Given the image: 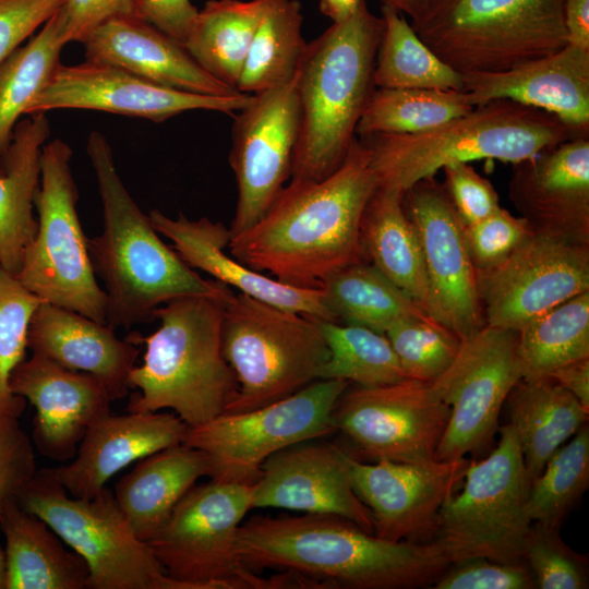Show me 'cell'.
Wrapping results in <instances>:
<instances>
[{"label":"cell","mask_w":589,"mask_h":589,"mask_svg":"<svg viewBox=\"0 0 589 589\" xmlns=\"http://www.w3.org/2000/svg\"><path fill=\"white\" fill-rule=\"evenodd\" d=\"M189 426L173 412L108 413L86 431L71 462L51 469L74 497H93L132 462L184 442Z\"/></svg>","instance_id":"24"},{"label":"cell","mask_w":589,"mask_h":589,"mask_svg":"<svg viewBox=\"0 0 589 589\" xmlns=\"http://www.w3.org/2000/svg\"><path fill=\"white\" fill-rule=\"evenodd\" d=\"M296 79L251 94L236 116L229 164L237 181L238 202L230 238L263 217L291 176L300 130Z\"/></svg>","instance_id":"17"},{"label":"cell","mask_w":589,"mask_h":589,"mask_svg":"<svg viewBox=\"0 0 589 589\" xmlns=\"http://www.w3.org/2000/svg\"><path fill=\"white\" fill-rule=\"evenodd\" d=\"M86 152L104 216L103 232L87 238V248L94 273L105 286L107 324L116 328L147 322L157 308L176 298H220L226 285L202 278L160 239L123 184L107 139L93 131Z\"/></svg>","instance_id":"3"},{"label":"cell","mask_w":589,"mask_h":589,"mask_svg":"<svg viewBox=\"0 0 589 589\" xmlns=\"http://www.w3.org/2000/svg\"><path fill=\"white\" fill-rule=\"evenodd\" d=\"M238 548L253 570H290L329 589L417 588L452 565L434 541H390L323 514L254 516L240 525Z\"/></svg>","instance_id":"2"},{"label":"cell","mask_w":589,"mask_h":589,"mask_svg":"<svg viewBox=\"0 0 589 589\" xmlns=\"http://www.w3.org/2000/svg\"><path fill=\"white\" fill-rule=\"evenodd\" d=\"M62 0H0V63L61 7Z\"/></svg>","instance_id":"50"},{"label":"cell","mask_w":589,"mask_h":589,"mask_svg":"<svg viewBox=\"0 0 589 589\" xmlns=\"http://www.w3.org/2000/svg\"><path fill=\"white\" fill-rule=\"evenodd\" d=\"M190 0H133V15L151 24L182 47L197 17Z\"/></svg>","instance_id":"52"},{"label":"cell","mask_w":589,"mask_h":589,"mask_svg":"<svg viewBox=\"0 0 589 589\" xmlns=\"http://www.w3.org/2000/svg\"><path fill=\"white\" fill-rule=\"evenodd\" d=\"M86 61L127 70L155 84L201 95L233 96L177 41L133 14L110 17L82 41Z\"/></svg>","instance_id":"27"},{"label":"cell","mask_w":589,"mask_h":589,"mask_svg":"<svg viewBox=\"0 0 589 589\" xmlns=\"http://www.w3.org/2000/svg\"><path fill=\"white\" fill-rule=\"evenodd\" d=\"M44 302L20 279L0 265V399L13 394L9 377L25 358L32 316Z\"/></svg>","instance_id":"45"},{"label":"cell","mask_w":589,"mask_h":589,"mask_svg":"<svg viewBox=\"0 0 589 589\" xmlns=\"http://www.w3.org/2000/svg\"><path fill=\"white\" fill-rule=\"evenodd\" d=\"M254 507L335 515L373 533L371 512L353 490L348 453L320 438L297 443L264 461L252 484Z\"/></svg>","instance_id":"21"},{"label":"cell","mask_w":589,"mask_h":589,"mask_svg":"<svg viewBox=\"0 0 589 589\" xmlns=\"http://www.w3.org/2000/svg\"><path fill=\"white\" fill-rule=\"evenodd\" d=\"M5 579H7V563H5V553L0 545V589H5Z\"/></svg>","instance_id":"57"},{"label":"cell","mask_w":589,"mask_h":589,"mask_svg":"<svg viewBox=\"0 0 589 589\" xmlns=\"http://www.w3.org/2000/svg\"><path fill=\"white\" fill-rule=\"evenodd\" d=\"M517 354L525 381L589 359V291L577 294L518 330Z\"/></svg>","instance_id":"37"},{"label":"cell","mask_w":589,"mask_h":589,"mask_svg":"<svg viewBox=\"0 0 589 589\" xmlns=\"http://www.w3.org/2000/svg\"><path fill=\"white\" fill-rule=\"evenodd\" d=\"M328 359L318 380H344L361 387L393 384L407 378L384 334L338 322L320 321Z\"/></svg>","instance_id":"41"},{"label":"cell","mask_w":589,"mask_h":589,"mask_svg":"<svg viewBox=\"0 0 589 589\" xmlns=\"http://www.w3.org/2000/svg\"><path fill=\"white\" fill-rule=\"evenodd\" d=\"M154 228L168 238L176 252L192 268L239 292L275 306L328 322H337L325 305L321 288H300L256 272L227 254L230 231L221 223L206 217L197 220L182 213L170 218L158 209L148 214Z\"/></svg>","instance_id":"25"},{"label":"cell","mask_w":589,"mask_h":589,"mask_svg":"<svg viewBox=\"0 0 589 589\" xmlns=\"http://www.w3.org/2000/svg\"><path fill=\"white\" fill-rule=\"evenodd\" d=\"M376 187L369 148L356 137L328 177L290 179L259 221L230 238V254L280 283L320 288L338 269L365 261L360 226Z\"/></svg>","instance_id":"1"},{"label":"cell","mask_w":589,"mask_h":589,"mask_svg":"<svg viewBox=\"0 0 589 589\" xmlns=\"http://www.w3.org/2000/svg\"><path fill=\"white\" fill-rule=\"evenodd\" d=\"M5 540V589H84L85 561L63 545L61 538L39 517L9 500L0 514Z\"/></svg>","instance_id":"31"},{"label":"cell","mask_w":589,"mask_h":589,"mask_svg":"<svg viewBox=\"0 0 589 589\" xmlns=\"http://www.w3.org/2000/svg\"><path fill=\"white\" fill-rule=\"evenodd\" d=\"M462 231L476 272L500 263L534 232L525 218L502 207L474 224L462 226Z\"/></svg>","instance_id":"47"},{"label":"cell","mask_w":589,"mask_h":589,"mask_svg":"<svg viewBox=\"0 0 589 589\" xmlns=\"http://www.w3.org/2000/svg\"><path fill=\"white\" fill-rule=\"evenodd\" d=\"M449 406L431 382L405 378L348 388L337 400L332 421L368 458L419 462L435 459L446 430Z\"/></svg>","instance_id":"15"},{"label":"cell","mask_w":589,"mask_h":589,"mask_svg":"<svg viewBox=\"0 0 589 589\" xmlns=\"http://www.w3.org/2000/svg\"><path fill=\"white\" fill-rule=\"evenodd\" d=\"M434 589H532L536 581L526 563L474 557L452 564Z\"/></svg>","instance_id":"48"},{"label":"cell","mask_w":589,"mask_h":589,"mask_svg":"<svg viewBox=\"0 0 589 589\" xmlns=\"http://www.w3.org/2000/svg\"><path fill=\"white\" fill-rule=\"evenodd\" d=\"M64 45L55 13L39 33L0 63V155L10 144L13 131L26 115L31 101L60 64Z\"/></svg>","instance_id":"40"},{"label":"cell","mask_w":589,"mask_h":589,"mask_svg":"<svg viewBox=\"0 0 589 589\" xmlns=\"http://www.w3.org/2000/svg\"><path fill=\"white\" fill-rule=\"evenodd\" d=\"M115 329L107 323L41 302L29 323L27 348L63 368L95 376L116 400L129 393V375L140 349L127 338H118Z\"/></svg>","instance_id":"28"},{"label":"cell","mask_w":589,"mask_h":589,"mask_svg":"<svg viewBox=\"0 0 589 589\" xmlns=\"http://www.w3.org/2000/svg\"><path fill=\"white\" fill-rule=\"evenodd\" d=\"M320 288L325 305L341 324L362 326L385 335L400 320L430 317L368 261L338 269Z\"/></svg>","instance_id":"35"},{"label":"cell","mask_w":589,"mask_h":589,"mask_svg":"<svg viewBox=\"0 0 589 589\" xmlns=\"http://www.w3.org/2000/svg\"><path fill=\"white\" fill-rule=\"evenodd\" d=\"M509 200L536 232L589 245V141H565L514 165Z\"/></svg>","instance_id":"23"},{"label":"cell","mask_w":589,"mask_h":589,"mask_svg":"<svg viewBox=\"0 0 589 589\" xmlns=\"http://www.w3.org/2000/svg\"><path fill=\"white\" fill-rule=\"evenodd\" d=\"M209 476L208 457L181 443L140 459L112 492L134 533L147 543L195 482Z\"/></svg>","instance_id":"29"},{"label":"cell","mask_w":589,"mask_h":589,"mask_svg":"<svg viewBox=\"0 0 589 589\" xmlns=\"http://www.w3.org/2000/svg\"><path fill=\"white\" fill-rule=\"evenodd\" d=\"M468 464L465 457L364 464L348 454L353 490L371 512L373 533L390 541H432L438 513L464 480Z\"/></svg>","instance_id":"20"},{"label":"cell","mask_w":589,"mask_h":589,"mask_svg":"<svg viewBox=\"0 0 589 589\" xmlns=\"http://www.w3.org/2000/svg\"><path fill=\"white\" fill-rule=\"evenodd\" d=\"M49 133L46 112L26 115L0 155V265L15 276L37 230L34 199L40 181L41 151Z\"/></svg>","instance_id":"30"},{"label":"cell","mask_w":589,"mask_h":589,"mask_svg":"<svg viewBox=\"0 0 589 589\" xmlns=\"http://www.w3.org/2000/svg\"><path fill=\"white\" fill-rule=\"evenodd\" d=\"M473 106L508 99L545 111L566 125L589 127V49L572 45L550 56L495 73L464 75Z\"/></svg>","instance_id":"26"},{"label":"cell","mask_w":589,"mask_h":589,"mask_svg":"<svg viewBox=\"0 0 589 589\" xmlns=\"http://www.w3.org/2000/svg\"><path fill=\"white\" fill-rule=\"evenodd\" d=\"M298 0H278L264 15L250 45L237 89L256 94L286 85L299 71L306 43Z\"/></svg>","instance_id":"38"},{"label":"cell","mask_w":589,"mask_h":589,"mask_svg":"<svg viewBox=\"0 0 589 589\" xmlns=\"http://www.w3.org/2000/svg\"><path fill=\"white\" fill-rule=\"evenodd\" d=\"M506 400L508 424L517 435L531 483L554 452L587 422L589 410L551 377L519 381Z\"/></svg>","instance_id":"33"},{"label":"cell","mask_w":589,"mask_h":589,"mask_svg":"<svg viewBox=\"0 0 589 589\" xmlns=\"http://www.w3.org/2000/svg\"><path fill=\"white\" fill-rule=\"evenodd\" d=\"M251 94L211 96L173 89L110 64H59L31 101L26 115L56 109H87L161 122L191 110L239 111ZM25 115V116H26Z\"/></svg>","instance_id":"19"},{"label":"cell","mask_w":589,"mask_h":589,"mask_svg":"<svg viewBox=\"0 0 589 589\" xmlns=\"http://www.w3.org/2000/svg\"><path fill=\"white\" fill-rule=\"evenodd\" d=\"M565 0H434L412 28L462 75L503 72L568 45Z\"/></svg>","instance_id":"9"},{"label":"cell","mask_w":589,"mask_h":589,"mask_svg":"<svg viewBox=\"0 0 589 589\" xmlns=\"http://www.w3.org/2000/svg\"><path fill=\"white\" fill-rule=\"evenodd\" d=\"M68 143H45L34 199L37 230L16 277L44 302L107 323V297L94 273L76 203L77 187Z\"/></svg>","instance_id":"10"},{"label":"cell","mask_w":589,"mask_h":589,"mask_svg":"<svg viewBox=\"0 0 589 589\" xmlns=\"http://www.w3.org/2000/svg\"><path fill=\"white\" fill-rule=\"evenodd\" d=\"M404 207L421 248L428 314L462 340L486 324L462 224L434 177L408 189Z\"/></svg>","instance_id":"18"},{"label":"cell","mask_w":589,"mask_h":589,"mask_svg":"<svg viewBox=\"0 0 589 589\" xmlns=\"http://www.w3.org/2000/svg\"><path fill=\"white\" fill-rule=\"evenodd\" d=\"M17 501L85 561L86 588L182 589L134 533L109 489L93 497H74L51 469H41Z\"/></svg>","instance_id":"12"},{"label":"cell","mask_w":589,"mask_h":589,"mask_svg":"<svg viewBox=\"0 0 589 589\" xmlns=\"http://www.w3.org/2000/svg\"><path fill=\"white\" fill-rule=\"evenodd\" d=\"M223 305L221 349L237 380L223 413L261 408L318 380L329 356L320 320L228 286Z\"/></svg>","instance_id":"8"},{"label":"cell","mask_w":589,"mask_h":589,"mask_svg":"<svg viewBox=\"0 0 589 589\" xmlns=\"http://www.w3.org/2000/svg\"><path fill=\"white\" fill-rule=\"evenodd\" d=\"M363 0H320L321 12L329 17L333 23H339L358 10Z\"/></svg>","instance_id":"55"},{"label":"cell","mask_w":589,"mask_h":589,"mask_svg":"<svg viewBox=\"0 0 589 589\" xmlns=\"http://www.w3.org/2000/svg\"><path fill=\"white\" fill-rule=\"evenodd\" d=\"M360 241L365 261L428 313L421 248L404 207V192L376 187L362 215Z\"/></svg>","instance_id":"32"},{"label":"cell","mask_w":589,"mask_h":589,"mask_svg":"<svg viewBox=\"0 0 589 589\" xmlns=\"http://www.w3.org/2000/svg\"><path fill=\"white\" fill-rule=\"evenodd\" d=\"M564 26L568 45L589 49V0H565Z\"/></svg>","instance_id":"53"},{"label":"cell","mask_w":589,"mask_h":589,"mask_svg":"<svg viewBox=\"0 0 589 589\" xmlns=\"http://www.w3.org/2000/svg\"><path fill=\"white\" fill-rule=\"evenodd\" d=\"M589 485V429L584 424L560 446L530 483L527 513L530 520L558 529L562 520Z\"/></svg>","instance_id":"42"},{"label":"cell","mask_w":589,"mask_h":589,"mask_svg":"<svg viewBox=\"0 0 589 589\" xmlns=\"http://www.w3.org/2000/svg\"><path fill=\"white\" fill-rule=\"evenodd\" d=\"M348 386L344 380H316L278 401L189 428L183 443L208 457L211 480L252 485L272 455L336 431L332 412Z\"/></svg>","instance_id":"13"},{"label":"cell","mask_w":589,"mask_h":589,"mask_svg":"<svg viewBox=\"0 0 589 589\" xmlns=\"http://www.w3.org/2000/svg\"><path fill=\"white\" fill-rule=\"evenodd\" d=\"M384 22L365 0L306 45L296 84L300 130L290 179L322 180L344 161L375 89L373 72Z\"/></svg>","instance_id":"4"},{"label":"cell","mask_w":589,"mask_h":589,"mask_svg":"<svg viewBox=\"0 0 589 589\" xmlns=\"http://www.w3.org/2000/svg\"><path fill=\"white\" fill-rule=\"evenodd\" d=\"M443 170L445 190L462 226L474 224L501 207L491 182L469 163L449 164Z\"/></svg>","instance_id":"49"},{"label":"cell","mask_w":589,"mask_h":589,"mask_svg":"<svg viewBox=\"0 0 589 589\" xmlns=\"http://www.w3.org/2000/svg\"><path fill=\"white\" fill-rule=\"evenodd\" d=\"M476 106L465 91L375 88L357 124L356 134H412L435 129Z\"/></svg>","instance_id":"39"},{"label":"cell","mask_w":589,"mask_h":589,"mask_svg":"<svg viewBox=\"0 0 589 589\" xmlns=\"http://www.w3.org/2000/svg\"><path fill=\"white\" fill-rule=\"evenodd\" d=\"M381 16L384 28L373 72L375 88L464 91V75L423 43L402 12L383 1Z\"/></svg>","instance_id":"36"},{"label":"cell","mask_w":589,"mask_h":589,"mask_svg":"<svg viewBox=\"0 0 589 589\" xmlns=\"http://www.w3.org/2000/svg\"><path fill=\"white\" fill-rule=\"evenodd\" d=\"M477 284L485 323L518 332L589 291V245L534 231L506 259L477 271Z\"/></svg>","instance_id":"16"},{"label":"cell","mask_w":589,"mask_h":589,"mask_svg":"<svg viewBox=\"0 0 589 589\" xmlns=\"http://www.w3.org/2000/svg\"><path fill=\"white\" fill-rule=\"evenodd\" d=\"M407 378L433 382L456 358L461 340L431 317H408L386 332Z\"/></svg>","instance_id":"43"},{"label":"cell","mask_w":589,"mask_h":589,"mask_svg":"<svg viewBox=\"0 0 589 589\" xmlns=\"http://www.w3.org/2000/svg\"><path fill=\"white\" fill-rule=\"evenodd\" d=\"M223 297L172 299L156 309L160 324L153 334L127 337L145 345L143 363L129 375L130 388L139 389L129 412L170 409L195 428L225 411L237 380L221 349Z\"/></svg>","instance_id":"5"},{"label":"cell","mask_w":589,"mask_h":589,"mask_svg":"<svg viewBox=\"0 0 589 589\" xmlns=\"http://www.w3.org/2000/svg\"><path fill=\"white\" fill-rule=\"evenodd\" d=\"M24 408L25 399L21 396L13 394L0 399V514L37 471L32 441L20 423Z\"/></svg>","instance_id":"46"},{"label":"cell","mask_w":589,"mask_h":589,"mask_svg":"<svg viewBox=\"0 0 589 589\" xmlns=\"http://www.w3.org/2000/svg\"><path fill=\"white\" fill-rule=\"evenodd\" d=\"M495 449L469 461L460 493L442 506L434 541L450 564L474 557L525 563L532 521L527 513L529 479L514 429H501Z\"/></svg>","instance_id":"11"},{"label":"cell","mask_w":589,"mask_h":589,"mask_svg":"<svg viewBox=\"0 0 589 589\" xmlns=\"http://www.w3.org/2000/svg\"><path fill=\"white\" fill-rule=\"evenodd\" d=\"M517 340V330L485 324L461 340L453 363L431 382L450 409L436 460L464 458L493 438L503 404L522 380Z\"/></svg>","instance_id":"14"},{"label":"cell","mask_w":589,"mask_h":589,"mask_svg":"<svg viewBox=\"0 0 589 589\" xmlns=\"http://www.w3.org/2000/svg\"><path fill=\"white\" fill-rule=\"evenodd\" d=\"M524 561L540 589H587V556L576 553L564 543L558 529L532 522Z\"/></svg>","instance_id":"44"},{"label":"cell","mask_w":589,"mask_h":589,"mask_svg":"<svg viewBox=\"0 0 589 589\" xmlns=\"http://www.w3.org/2000/svg\"><path fill=\"white\" fill-rule=\"evenodd\" d=\"M277 1H207L183 48L213 77L237 89L254 34Z\"/></svg>","instance_id":"34"},{"label":"cell","mask_w":589,"mask_h":589,"mask_svg":"<svg viewBox=\"0 0 589 589\" xmlns=\"http://www.w3.org/2000/svg\"><path fill=\"white\" fill-rule=\"evenodd\" d=\"M252 508V485L211 480L194 485L147 544L182 589H320L290 570L259 576L241 558L238 530Z\"/></svg>","instance_id":"7"},{"label":"cell","mask_w":589,"mask_h":589,"mask_svg":"<svg viewBox=\"0 0 589 589\" xmlns=\"http://www.w3.org/2000/svg\"><path fill=\"white\" fill-rule=\"evenodd\" d=\"M550 377L589 410V359L564 365L554 371Z\"/></svg>","instance_id":"54"},{"label":"cell","mask_w":589,"mask_h":589,"mask_svg":"<svg viewBox=\"0 0 589 589\" xmlns=\"http://www.w3.org/2000/svg\"><path fill=\"white\" fill-rule=\"evenodd\" d=\"M396 7L404 14H408L411 22L420 20L434 0H383Z\"/></svg>","instance_id":"56"},{"label":"cell","mask_w":589,"mask_h":589,"mask_svg":"<svg viewBox=\"0 0 589 589\" xmlns=\"http://www.w3.org/2000/svg\"><path fill=\"white\" fill-rule=\"evenodd\" d=\"M585 133L545 111L498 99L425 132L361 140L377 185L405 193L449 164L497 159L516 165Z\"/></svg>","instance_id":"6"},{"label":"cell","mask_w":589,"mask_h":589,"mask_svg":"<svg viewBox=\"0 0 589 589\" xmlns=\"http://www.w3.org/2000/svg\"><path fill=\"white\" fill-rule=\"evenodd\" d=\"M9 389L35 408L32 440L37 449L60 462L75 456L87 429L110 413L112 401L95 376L37 354L14 368Z\"/></svg>","instance_id":"22"},{"label":"cell","mask_w":589,"mask_h":589,"mask_svg":"<svg viewBox=\"0 0 589 589\" xmlns=\"http://www.w3.org/2000/svg\"><path fill=\"white\" fill-rule=\"evenodd\" d=\"M133 14V0H62L56 12L59 33L65 45L82 43L106 20Z\"/></svg>","instance_id":"51"}]
</instances>
